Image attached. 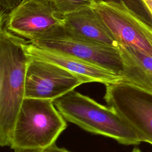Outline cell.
Returning <instances> with one entry per match:
<instances>
[{"mask_svg":"<svg viewBox=\"0 0 152 152\" xmlns=\"http://www.w3.org/2000/svg\"><path fill=\"white\" fill-rule=\"evenodd\" d=\"M29 42L67 53L122 77L123 66L118 47L90 40L63 24L52 28L37 39Z\"/></svg>","mask_w":152,"mask_h":152,"instance_id":"4","label":"cell"},{"mask_svg":"<svg viewBox=\"0 0 152 152\" xmlns=\"http://www.w3.org/2000/svg\"><path fill=\"white\" fill-rule=\"evenodd\" d=\"M122 81L152 93V57L131 46L119 45Z\"/></svg>","mask_w":152,"mask_h":152,"instance_id":"11","label":"cell"},{"mask_svg":"<svg viewBox=\"0 0 152 152\" xmlns=\"http://www.w3.org/2000/svg\"><path fill=\"white\" fill-rule=\"evenodd\" d=\"M105 86L107 106L132 128L141 142L152 145V93L122 81Z\"/></svg>","mask_w":152,"mask_h":152,"instance_id":"5","label":"cell"},{"mask_svg":"<svg viewBox=\"0 0 152 152\" xmlns=\"http://www.w3.org/2000/svg\"><path fill=\"white\" fill-rule=\"evenodd\" d=\"M64 119L89 132L111 138L124 145L141 141L132 128L112 108L74 90L53 100Z\"/></svg>","mask_w":152,"mask_h":152,"instance_id":"2","label":"cell"},{"mask_svg":"<svg viewBox=\"0 0 152 152\" xmlns=\"http://www.w3.org/2000/svg\"><path fill=\"white\" fill-rule=\"evenodd\" d=\"M28 58L57 65L80 77L84 83L97 82L107 85L122 81V78L97 65L67 53L39 46L27 40L23 45Z\"/></svg>","mask_w":152,"mask_h":152,"instance_id":"9","label":"cell"},{"mask_svg":"<svg viewBox=\"0 0 152 152\" xmlns=\"http://www.w3.org/2000/svg\"><path fill=\"white\" fill-rule=\"evenodd\" d=\"M148 12L152 17V0H140Z\"/></svg>","mask_w":152,"mask_h":152,"instance_id":"15","label":"cell"},{"mask_svg":"<svg viewBox=\"0 0 152 152\" xmlns=\"http://www.w3.org/2000/svg\"><path fill=\"white\" fill-rule=\"evenodd\" d=\"M28 58L25 98L55 100L84 83L80 77L57 65Z\"/></svg>","mask_w":152,"mask_h":152,"instance_id":"8","label":"cell"},{"mask_svg":"<svg viewBox=\"0 0 152 152\" xmlns=\"http://www.w3.org/2000/svg\"><path fill=\"white\" fill-rule=\"evenodd\" d=\"M66 127V120L53 100L25 98L17 115L10 147L14 151H42L55 144Z\"/></svg>","mask_w":152,"mask_h":152,"instance_id":"3","label":"cell"},{"mask_svg":"<svg viewBox=\"0 0 152 152\" xmlns=\"http://www.w3.org/2000/svg\"><path fill=\"white\" fill-rule=\"evenodd\" d=\"M57 12L62 16L86 7L92 6L97 0H51Z\"/></svg>","mask_w":152,"mask_h":152,"instance_id":"12","label":"cell"},{"mask_svg":"<svg viewBox=\"0 0 152 152\" xmlns=\"http://www.w3.org/2000/svg\"><path fill=\"white\" fill-rule=\"evenodd\" d=\"M0 23L11 33L32 42L63 24L64 20L51 0H28L21 1L6 17H1Z\"/></svg>","mask_w":152,"mask_h":152,"instance_id":"7","label":"cell"},{"mask_svg":"<svg viewBox=\"0 0 152 152\" xmlns=\"http://www.w3.org/2000/svg\"><path fill=\"white\" fill-rule=\"evenodd\" d=\"M22 0H0L1 11L8 12L17 7Z\"/></svg>","mask_w":152,"mask_h":152,"instance_id":"13","label":"cell"},{"mask_svg":"<svg viewBox=\"0 0 152 152\" xmlns=\"http://www.w3.org/2000/svg\"><path fill=\"white\" fill-rule=\"evenodd\" d=\"M102 17L119 45L152 57V26L122 0H97L91 6Z\"/></svg>","mask_w":152,"mask_h":152,"instance_id":"6","label":"cell"},{"mask_svg":"<svg viewBox=\"0 0 152 152\" xmlns=\"http://www.w3.org/2000/svg\"><path fill=\"white\" fill-rule=\"evenodd\" d=\"M0 28V145L10 147L17 115L25 99L28 58L23 48L27 40L3 26Z\"/></svg>","mask_w":152,"mask_h":152,"instance_id":"1","label":"cell"},{"mask_svg":"<svg viewBox=\"0 0 152 152\" xmlns=\"http://www.w3.org/2000/svg\"><path fill=\"white\" fill-rule=\"evenodd\" d=\"M23 1H28V0H22Z\"/></svg>","mask_w":152,"mask_h":152,"instance_id":"18","label":"cell"},{"mask_svg":"<svg viewBox=\"0 0 152 152\" xmlns=\"http://www.w3.org/2000/svg\"><path fill=\"white\" fill-rule=\"evenodd\" d=\"M132 152H141V151L140 149L137 148H135L133 149Z\"/></svg>","mask_w":152,"mask_h":152,"instance_id":"17","label":"cell"},{"mask_svg":"<svg viewBox=\"0 0 152 152\" xmlns=\"http://www.w3.org/2000/svg\"><path fill=\"white\" fill-rule=\"evenodd\" d=\"M14 152H42V151H34V150H19V151H14Z\"/></svg>","mask_w":152,"mask_h":152,"instance_id":"16","label":"cell"},{"mask_svg":"<svg viewBox=\"0 0 152 152\" xmlns=\"http://www.w3.org/2000/svg\"><path fill=\"white\" fill-rule=\"evenodd\" d=\"M42 152H71L64 148H61L56 146L55 144L47 148Z\"/></svg>","mask_w":152,"mask_h":152,"instance_id":"14","label":"cell"},{"mask_svg":"<svg viewBox=\"0 0 152 152\" xmlns=\"http://www.w3.org/2000/svg\"><path fill=\"white\" fill-rule=\"evenodd\" d=\"M63 25L90 40L118 47L119 43L100 15L91 7H86L62 16Z\"/></svg>","mask_w":152,"mask_h":152,"instance_id":"10","label":"cell"}]
</instances>
